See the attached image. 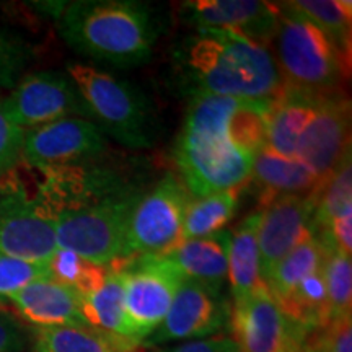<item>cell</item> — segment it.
I'll use <instances>...</instances> for the list:
<instances>
[{"mask_svg": "<svg viewBox=\"0 0 352 352\" xmlns=\"http://www.w3.org/2000/svg\"><path fill=\"white\" fill-rule=\"evenodd\" d=\"M96 158L36 170L38 192L54 227L57 248L121 271L131 261L127 227L132 210L147 189L135 171Z\"/></svg>", "mask_w": 352, "mask_h": 352, "instance_id": "1", "label": "cell"}, {"mask_svg": "<svg viewBox=\"0 0 352 352\" xmlns=\"http://www.w3.org/2000/svg\"><path fill=\"white\" fill-rule=\"evenodd\" d=\"M290 7L300 12L334 44L351 63L352 3L344 0H294Z\"/></svg>", "mask_w": 352, "mask_h": 352, "instance_id": "26", "label": "cell"}, {"mask_svg": "<svg viewBox=\"0 0 352 352\" xmlns=\"http://www.w3.org/2000/svg\"><path fill=\"white\" fill-rule=\"evenodd\" d=\"M347 155H351V101L344 94L318 96L297 147V158L318 179L316 191Z\"/></svg>", "mask_w": 352, "mask_h": 352, "instance_id": "13", "label": "cell"}, {"mask_svg": "<svg viewBox=\"0 0 352 352\" xmlns=\"http://www.w3.org/2000/svg\"><path fill=\"white\" fill-rule=\"evenodd\" d=\"M175 162L179 179L196 199L243 186L252 175L253 155L235 147L226 134L183 126Z\"/></svg>", "mask_w": 352, "mask_h": 352, "instance_id": "6", "label": "cell"}, {"mask_svg": "<svg viewBox=\"0 0 352 352\" xmlns=\"http://www.w3.org/2000/svg\"><path fill=\"white\" fill-rule=\"evenodd\" d=\"M189 96H223L272 104L285 87L267 47L226 30L196 28L175 56Z\"/></svg>", "mask_w": 352, "mask_h": 352, "instance_id": "2", "label": "cell"}, {"mask_svg": "<svg viewBox=\"0 0 352 352\" xmlns=\"http://www.w3.org/2000/svg\"><path fill=\"white\" fill-rule=\"evenodd\" d=\"M250 179L259 188L261 208L279 196H308L318 188V179L314 171L298 158L277 155L270 148H261L254 153Z\"/></svg>", "mask_w": 352, "mask_h": 352, "instance_id": "18", "label": "cell"}, {"mask_svg": "<svg viewBox=\"0 0 352 352\" xmlns=\"http://www.w3.org/2000/svg\"><path fill=\"white\" fill-rule=\"evenodd\" d=\"M65 74L82 96L88 120L104 135L132 151L155 144L157 124L151 103L134 85L83 63H69Z\"/></svg>", "mask_w": 352, "mask_h": 352, "instance_id": "5", "label": "cell"}, {"mask_svg": "<svg viewBox=\"0 0 352 352\" xmlns=\"http://www.w3.org/2000/svg\"><path fill=\"white\" fill-rule=\"evenodd\" d=\"M324 243L316 236H311L292 250L283 261H280L267 277V290L271 292L276 302L287 297L303 279L314 274L323 266Z\"/></svg>", "mask_w": 352, "mask_h": 352, "instance_id": "25", "label": "cell"}, {"mask_svg": "<svg viewBox=\"0 0 352 352\" xmlns=\"http://www.w3.org/2000/svg\"><path fill=\"white\" fill-rule=\"evenodd\" d=\"M107 135L95 122L65 118L25 132L21 162L34 170L77 165L103 155Z\"/></svg>", "mask_w": 352, "mask_h": 352, "instance_id": "14", "label": "cell"}, {"mask_svg": "<svg viewBox=\"0 0 352 352\" xmlns=\"http://www.w3.org/2000/svg\"><path fill=\"white\" fill-rule=\"evenodd\" d=\"M279 21L270 44L285 90L307 96L342 94L349 60L289 2H276Z\"/></svg>", "mask_w": 352, "mask_h": 352, "instance_id": "4", "label": "cell"}, {"mask_svg": "<svg viewBox=\"0 0 352 352\" xmlns=\"http://www.w3.org/2000/svg\"><path fill=\"white\" fill-rule=\"evenodd\" d=\"M23 139L25 131L8 120L0 100V178L19 166Z\"/></svg>", "mask_w": 352, "mask_h": 352, "instance_id": "33", "label": "cell"}, {"mask_svg": "<svg viewBox=\"0 0 352 352\" xmlns=\"http://www.w3.org/2000/svg\"><path fill=\"white\" fill-rule=\"evenodd\" d=\"M50 271L52 279L77 290L78 294L91 292L100 287L109 272L108 267L60 248H57V252L50 259Z\"/></svg>", "mask_w": 352, "mask_h": 352, "instance_id": "29", "label": "cell"}, {"mask_svg": "<svg viewBox=\"0 0 352 352\" xmlns=\"http://www.w3.org/2000/svg\"><path fill=\"white\" fill-rule=\"evenodd\" d=\"M15 315L34 328L88 327L80 311V294L52 277L36 279L7 298Z\"/></svg>", "mask_w": 352, "mask_h": 352, "instance_id": "17", "label": "cell"}, {"mask_svg": "<svg viewBox=\"0 0 352 352\" xmlns=\"http://www.w3.org/2000/svg\"><path fill=\"white\" fill-rule=\"evenodd\" d=\"M32 59V50L16 34L0 30V88H13Z\"/></svg>", "mask_w": 352, "mask_h": 352, "instance_id": "31", "label": "cell"}, {"mask_svg": "<svg viewBox=\"0 0 352 352\" xmlns=\"http://www.w3.org/2000/svg\"><path fill=\"white\" fill-rule=\"evenodd\" d=\"M2 104L8 120L25 132L65 118L88 120L82 96L67 74L52 70L20 77Z\"/></svg>", "mask_w": 352, "mask_h": 352, "instance_id": "10", "label": "cell"}, {"mask_svg": "<svg viewBox=\"0 0 352 352\" xmlns=\"http://www.w3.org/2000/svg\"><path fill=\"white\" fill-rule=\"evenodd\" d=\"M32 342V331L13 311L0 305V352H23Z\"/></svg>", "mask_w": 352, "mask_h": 352, "instance_id": "34", "label": "cell"}, {"mask_svg": "<svg viewBox=\"0 0 352 352\" xmlns=\"http://www.w3.org/2000/svg\"><path fill=\"white\" fill-rule=\"evenodd\" d=\"M314 212L311 195L279 196L261 208L258 241L263 283L292 250L314 236Z\"/></svg>", "mask_w": 352, "mask_h": 352, "instance_id": "15", "label": "cell"}, {"mask_svg": "<svg viewBox=\"0 0 352 352\" xmlns=\"http://www.w3.org/2000/svg\"><path fill=\"white\" fill-rule=\"evenodd\" d=\"M155 352H240V349L232 336L215 334V336L206 338V340L188 341L176 347L160 349Z\"/></svg>", "mask_w": 352, "mask_h": 352, "instance_id": "35", "label": "cell"}, {"mask_svg": "<svg viewBox=\"0 0 352 352\" xmlns=\"http://www.w3.org/2000/svg\"><path fill=\"white\" fill-rule=\"evenodd\" d=\"M310 334L314 340L303 344L310 352H352V316L329 321Z\"/></svg>", "mask_w": 352, "mask_h": 352, "instance_id": "32", "label": "cell"}, {"mask_svg": "<svg viewBox=\"0 0 352 352\" xmlns=\"http://www.w3.org/2000/svg\"><path fill=\"white\" fill-rule=\"evenodd\" d=\"M318 96L285 90L266 114V148L277 155L297 158L298 140L314 114Z\"/></svg>", "mask_w": 352, "mask_h": 352, "instance_id": "22", "label": "cell"}, {"mask_svg": "<svg viewBox=\"0 0 352 352\" xmlns=\"http://www.w3.org/2000/svg\"><path fill=\"white\" fill-rule=\"evenodd\" d=\"M121 272L127 327L139 347L164 321L184 277L168 259L135 258Z\"/></svg>", "mask_w": 352, "mask_h": 352, "instance_id": "9", "label": "cell"}, {"mask_svg": "<svg viewBox=\"0 0 352 352\" xmlns=\"http://www.w3.org/2000/svg\"><path fill=\"white\" fill-rule=\"evenodd\" d=\"M65 44L96 64L126 69L151 60L158 38L152 8L135 0L44 3Z\"/></svg>", "mask_w": 352, "mask_h": 352, "instance_id": "3", "label": "cell"}, {"mask_svg": "<svg viewBox=\"0 0 352 352\" xmlns=\"http://www.w3.org/2000/svg\"><path fill=\"white\" fill-rule=\"evenodd\" d=\"M314 235L324 232L329 223L340 215L352 210V162L351 155L344 158L327 183L315 192Z\"/></svg>", "mask_w": 352, "mask_h": 352, "instance_id": "27", "label": "cell"}, {"mask_svg": "<svg viewBox=\"0 0 352 352\" xmlns=\"http://www.w3.org/2000/svg\"><path fill=\"white\" fill-rule=\"evenodd\" d=\"M241 188L215 192L189 201L183 223V240H195L222 232L235 217L240 206Z\"/></svg>", "mask_w": 352, "mask_h": 352, "instance_id": "24", "label": "cell"}, {"mask_svg": "<svg viewBox=\"0 0 352 352\" xmlns=\"http://www.w3.org/2000/svg\"><path fill=\"white\" fill-rule=\"evenodd\" d=\"M259 222L261 209L246 215L235 230H230L227 279L230 284L232 303L243 300L264 284L259 272Z\"/></svg>", "mask_w": 352, "mask_h": 352, "instance_id": "21", "label": "cell"}, {"mask_svg": "<svg viewBox=\"0 0 352 352\" xmlns=\"http://www.w3.org/2000/svg\"><path fill=\"white\" fill-rule=\"evenodd\" d=\"M318 239V236H316ZM321 240V239H320ZM324 243L323 279L327 287L329 321L352 316V263L351 254L342 253L328 241Z\"/></svg>", "mask_w": 352, "mask_h": 352, "instance_id": "28", "label": "cell"}, {"mask_svg": "<svg viewBox=\"0 0 352 352\" xmlns=\"http://www.w3.org/2000/svg\"><path fill=\"white\" fill-rule=\"evenodd\" d=\"M232 303L222 289L186 279L179 284L168 314L142 347L164 346L173 341H196L222 334L230 324Z\"/></svg>", "mask_w": 352, "mask_h": 352, "instance_id": "11", "label": "cell"}, {"mask_svg": "<svg viewBox=\"0 0 352 352\" xmlns=\"http://www.w3.org/2000/svg\"><path fill=\"white\" fill-rule=\"evenodd\" d=\"M191 201L188 189L175 175H165L145 191L127 227L129 258L165 259L183 243V223Z\"/></svg>", "mask_w": 352, "mask_h": 352, "instance_id": "8", "label": "cell"}, {"mask_svg": "<svg viewBox=\"0 0 352 352\" xmlns=\"http://www.w3.org/2000/svg\"><path fill=\"white\" fill-rule=\"evenodd\" d=\"M80 311L88 327L135 349L124 311V276L109 271L100 287L80 294Z\"/></svg>", "mask_w": 352, "mask_h": 352, "instance_id": "20", "label": "cell"}, {"mask_svg": "<svg viewBox=\"0 0 352 352\" xmlns=\"http://www.w3.org/2000/svg\"><path fill=\"white\" fill-rule=\"evenodd\" d=\"M33 352H132L108 334L91 327H54L33 328Z\"/></svg>", "mask_w": 352, "mask_h": 352, "instance_id": "23", "label": "cell"}, {"mask_svg": "<svg viewBox=\"0 0 352 352\" xmlns=\"http://www.w3.org/2000/svg\"><path fill=\"white\" fill-rule=\"evenodd\" d=\"M183 10L196 28L226 30L267 50L279 21L277 3L259 0H195Z\"/></svg>", "mask_w": 352, "mask_h": 352, "instance_id": "16", "label": "cell"}, {"mask_svg": "<svg viewBox=\"0 0 352 352\" xmlns=\"http://www.w3.org/2000/svg\"><path fill=\"white\" fill-rule=\"evenodd\" d=\"M44 277H51L50 263H32L0 256V305L26 284Z\"/></svg>", "mask_w": 352, "mask_h": 352, "instance_id": "30", "label": "cell"}, {"mask_svg": "<svg viewBox=\"0 0 352 352\" xmlns=\"http://www.w3.org/2000/svg\"><path fill=\"white\" fill-rule=\"evenodd\" d=\"M57 252L56 233L38 192L19 166L0 178V256L50 263Z\"/></svg>", "mask_w": 352, "mask_h": 352, "instance_id": "7", "label": "cell"}, {"mask_svg": "<svg viewBox=\"0 0 352 352\" xmlns=\"http://www.w3.org/2000/svg\"><path fill=\"white\" fill-rule=\"evenodd\" d=\"M228 245L230 230H222L202 239L183 241L165 259L186 279L223 290L228 270Z\"/></svg>", "mask_w": 352, "mask_h": 352, "instance_id": "19", "label": "cell"}, {"mask_svg": "<svg viewBox=\"0 0 352 352\" xmlns=\"http://www.w3.org/2000/svg\"><path fill=\"white\" fill-rule=\"evenodd\" d=\"M298 352H310V351H308V349H307V347H305V346H303V347H302V349H300V351H298Z\"/></svg>", "mask_w": 352, "mask_h": 352, "instance_id": "36", "label": "cell"}, {"mask_svg": "<svg viewBox=\"0 0 352 352\" xmlns=\"http://www.w3.org/2000/svg\"><path fill=\"white\" fill-rule=\"evenodd\" d=\"M230 328L240 352H298L310 336L280 310L266 284L232 303Z\"/></svg>", "mask_w": 352, "mask_h": 352, "instance_id": "12", "label": "cell"}]
</instances>
